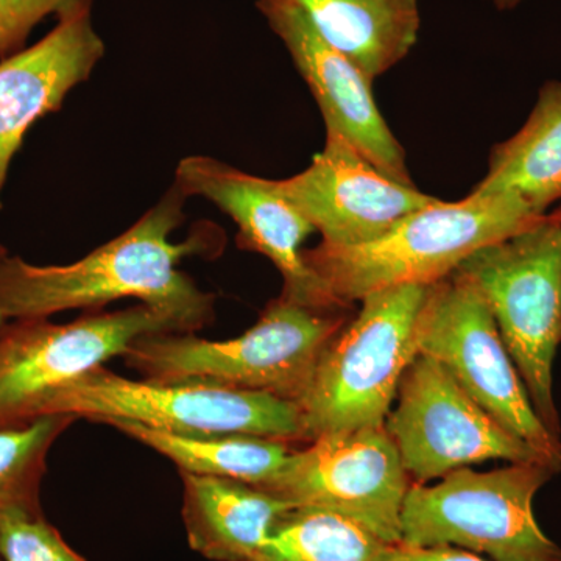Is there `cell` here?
I'll use <instances>...</instances> for the list:
<instances>
[{"label":"cell","instance_id":"1","mask_svg":"<svg viewBox=\"0 0 561 561\" xmlns=\"http://www.w3.org/2000/svg\"><path fill=\"white\" fill-rule=\"evenodd\" d=\"M190 198L175 183L127 231L68 265H35L7 254L0 262V309L7 320L49 319L70 309H101L135 298L176 324L197 332L214 320L216 297L181 272L183 257L220 247L198 230L187 241L171 236Z\"/></svg>","mask_w":561,"mask_h":561},{"label":"cell","instance_id":"2","mask_svg":"<svg viewBox=\"0 0 561 561\" xmlns=\"http://www.w3.org/2000/svg\"><path fill=\"white\" fill-rule=\"evenodd\" d=\"M343 311L279 297L239 337L216 342L195 332H154L133 342L122 357L147 381L260 391L300 405L321 354L346 324Z\"/></svg>","mask_w":561,"mask_h":561},{"label":"cell","instance_id":"3","mask_svg":"<svg viewBox=\"0 0 561 561\" xmlns=\"http://www.w3.org/2000/svg\"><path fill=\"white\" fill-rule=\"evenodd\" d=\"M542 217L515 195L471 192L463 201H437L409 214L376 241L342 249L319 243L302 250V257L334 300L350 308L373 291L448 278L476 251Z\"/></svg>","mask_w":561,"mask_h":561},{"label":"cell","instance_id":"4","mask_svg":"<svg viewBox=\"0 0 561 561\" xmlns=\"http://www.w3.org/2000/svg\"><path fill=\"white\" fill-rule=\"evenodd\" d=\"M489 305L535 412L561 440L553 362L561 343V221L556 213L461 262Z\"/></svg>","mask_w":561,"mask_h":561},{"label":"cell","instance_id":"5","mask_svg":"<svg viewBox=\"0 0 561 561\" xmlns=\"http://www.w3.org/2000/svg\"><path fill=\"white\" fill-rule=\"evenodd\" d=\"M427 289L409 284L362 298L359 313L321 354L301 401L309 443L386 424L402 375L419 356L415 327Z\"/></svg>","mask_w":561,"mask_h":561},{"label":"cell","instance_id":"6","mask_svg":"<svg viewBox=\"0 0 561 561\" xmlns=\"http://www.w3.org/2000/svg\"><path fill=\"white\" fill-rule=\"evenodd\" d=\"M559 472L546 463H511L486 472L460 468L432 486L412 482L400 545L453 546L491 561H561V548L534 516L535 494Z\"/></svg>","mask_w":561,"mask_h":561},{"label":"cell","instance_id":"7","mask_svg":"<svg viewBox=\"0 0 561 561\" xmlns=\"http://www.w3.org/2000/svg\"><path fill=\"white\" fill-rule=\"evenodd\" d=\"M133 421L173 434H242L309 443L300 405L260 391L201 382L133 381L95 367L55 391L43 416Z\"/></svg>","mask_w":561,"mask_h":561},{"label":"cell","instance_id":"8","mask_svg":"<svg viewBox=\"0 0 561 561\" xmlns=\"http://www.w3.org/2000/svg\"><path fill=\"white\" fill-rule=\"evenodd\" d=\"M415 342L419 354L440 362L483 411L561 467V440L535 412L489 305L465 273L431 284Z\"/></svg>","mask_w":561,"mask_h":561},{"label":"cell","instance_id":"9","mask_svg":"<svg viewBox=\"0 0 561 561\" xmlns=\"http://www.w3.org/2000/svg\"><path fill=\"white\" fill-rule=\"evenodd\" d=\"M154 332H180L146 305L84 313L70 323L18 319L0 328V430L44 419L43 409L66 383Z\"/></svg>","mask_w":561,"mask_h":561},{"label":"cell","instance_id":"10","mask_svg":"<svg viewBox=\"0 0 561 561\" xmlns=\"http://www.w3.org/2000/svg\"><path fill=\"white\" fill-rule=\"evenodd\" d=\"M386 431L413 483L442 479L485 460L560 465L531 448L483 411L451 373L419 354L402 375Z\"/></svg>","mask_w":561,"mask_h":561},{"label":"cell","instance_id":"11","mask_svg":"<svg viewBox=\"0 0 561 561\" xmlns=\"http://www.w3.org/2000/svg\"><path fill=\"white\" fill-rule=\"evenodd\" d=\"M411 485L397 445L381 426L324 435L295 448L272 479L254 486L291 508L337 513L397 546Z\"/></svg>","mask_w":561,"mask_h":561},{"label":"cell","instance_id":"12","mask_svg":"<svg viewBox=\"0 0 561 561\" xmlns=\"http://www.w3.org/2000/svg\"><path fill=\"white\" fill-rule=\"evenodd\" d=\"M173 183L187 198H205L238 225V245L268 257L278 268L284 300L313 309H348L334 300L306 264L302 243L316 228L280 194L276 180L194 154L176 165Z\"/></svg>","mask_w":561,"mask_h":561},{"label":"cell","instance_id":"13","mask_svg":"<svg viewBox=\"0 0 561 561\" xmlns=\"http://www.w3.org/2000/svg\"><path fill=\"white\" fill-rule=\"evenodd\" d=\"M280 194L311 221L327 247L376 241L409 214L440 198L383 175L339 135L327 131L311 165L276 180Z\"/></svg>","mask_w":561,"mask_h":561},{"label":"cell","instance_id":"14","mask_svg":"<svg viewBox=\"0 0 561 561\" xmlns=\"http://www.w3.org/2000/svg\"><path fill=\"white\" fill-rule=\"evenodd\" d=\"M256 7L308 83L327 131L343 136L383 175L415 186L405 164V151L375 101L373 81L321 38L298 7L280 0H257Z\"/></svg>","mask_w":561,"mask_h":561},{"label":"cell","instance_id":"15","mask_svg":"<svg viewBox=\"0 0 561 561\" xmlns=\"http://www.w3.org/2000/svg\"><path fill=\"white\" fill-rule=\"evenodd\" d=\"M91 3L66 11L35 46L0 61V209L11 161L25 133L41 117L60 110L105 55V43L92 24Z\"/></svg>","mask_w":561,"mask_h":561},{"label":"cell","instance_id":"16","mask_svg":"<svg viewBox=\"0 0 561 561\" xmlns=\"http://www.w3.org/2000/svg\"><path fill=\"white\" fill-rule=\"evenodd\" d=\"M181 482L187 542L210 561H254L291 508L267 491L234 479L181 474Z\"/></svg>","mask_w":561,"mask_h":561},{"label":"cell","instance_id":"17","mask_svg":"<svg viewBox=\"0 0 561 561\" xmlns=\"http://www.w3.org/2000/svg\"><path fill=\"white\" fill-rule=\"evenodd\" d=\"M298 7L317 33L368 80L400 65L419 41V0H280Z\"/></svg>","mask_w":561,"mask_h":561},{"label":"cell","instance_id":"18","mask_svg":"<svg viewBox=\"0 0 561 561\" xmlns=\"http://www.w3.org/2000/svg\"><path fill=\"white\" fill-rule=\"evenodd\" d=\"M474 194H511L538 216L561 203V81H548L522 130L491 150Z\"/></svg>","mask_w":561,"mask_h":561},{"label":"cell","instance_id":"19","mask_svg":"<svg viewBox=\"0 0 561 561\" xmlns=\"http://www.w3.org/2000/svg\"><path fill=\"white\" fill-rule=\"evenodd\" d=\"M114 427L168 457L180 474L227 478L261 485L283 468L297 445L242 434H173L133 423L111 420Z\"/></svg>","mask_w":561,"mask_h":561},{"label":"cell","instance_id":"20","mask_svg":"<svg viewBox=\"0 0 561 561\" xmlns=\"http://www.w3.org/2000/svg\"><path fill=\"white\" fill-rule=\"evenodd\" d=\"M393 546L321 508H290L254 561H386Z\"/></svg>","mask_w":561,"mask_h":561},{"label":"cell","instance_id":"21","mask_svg":"<svg viewBox=\"0 0 561 561\" xmlns=\"http://www.w3.org/2000/svg\"><path fill=\"white\" fill-rule=\"evenodd\" d=\"M73 415H49L20 427L0 430V524L11 518H39L41 483L47 457Z\"/></svg>","mask_w":561,"mask_h":561},{"label":"cell","instance_id":"22","mask_svg":"<svg viewBox=\"0 0 561 561\" xmlns=\"http://www.w3.org/2000/svg\"><path fill=\"white\" fill-rule=\"evenodd\" d=\"M2 561H88L73 551L44 516L11 518L0 524Z\"/></svg>","mask_w":561,"mask_h":561},{"label":"cell","instance_id":"23","mask_svg":"<svg viewBox=\"0 0 561 561\" xmlns=\"http://www.w3.org/2000/svg\"><path fill=\"white\" fill-rule=\"evenodd\" d=\"M92 0H0V57L20 51L28 35L44 18L61 16L66 11Z\"/></svg>","mask_w":561,"mask_h":561},{"label":"cell","instance_id":"24","mask_svg":"<svg viewBox=\"0 0 561 561\" xmlns=\"http://www.w3.org/2000/svg\"><path fill=\"white\" fill-rule=\"evenodd\" d=\"M386 561H489L476 553L453 548V546H437V548H409L397 545L390 549Z\"/></svg>","mask_w":561,"mask_h":561},{"label":"cell","instance_id":"25","mask_svg":"<svg viewBox=\"0 0 561 561\" xmlns=\"http://www.w3.org/2000/svg\"><path fill=\"white\" fill-rule=\"evenodd\" d=\"M497 10L507 11L516 9L523 0H490Z\"/></svg>","mask_w":561,"mask_h":561},{"label":"cell","instance_id":"26","mask_svg":"<svg viewBox=\"0 0 561 561\" xmlns=\"http://www.w3.org/2000/svg\"><path fill=\"white\" fill-rule=\"evenodd\" d=\"M9 254V251H7L5 247L0 243V262H2L3 257ZM7 319L3 317L2 309H0V328L3 327V323H5Z\"/></svg>","mask_w":561,"mask_h":561},{"label":"cell","instance_id":"27","mask_svg":"<svg viewBox=\"0 0 561 561\" xmlns=\"http://www.w3.org/2000/svg\"><path fill=\"white\" fill-rule=\"evenodd\" d=\"M556 216L559 217V220L561 221V206L556 210Z\"/></svg>","mask_w":561,"mask_h":561},{"label":"cell","instance_id":"28","mask_svg":"<svg viewBox=\"0 0 561 561\" xmlns=\"http://www.w3.org/2000/svg\"><path fill=\"white\" fill-rule=\"evenodd\" d=\"M0 561H2V559H0Z\"/></svg>","mask_w":561,"mask_h":561}]
</instances>
